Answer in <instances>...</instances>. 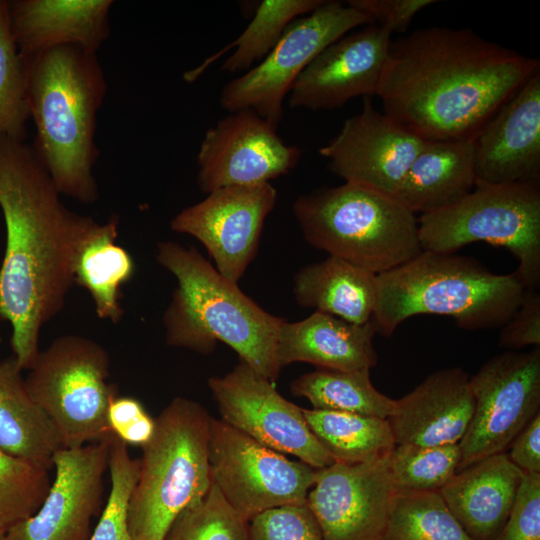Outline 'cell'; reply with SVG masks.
I'll list each match as a JSON object with an SVG mask.
<instances>
[{
	"mask_svg": "<svg viewBox=\"0 0 540 540\" xmlns=\"http://www.w3.org/2000/svg\"><path fill=\"white\" fill-rule=\"evenodd\" d=\"M459 444L437 446L396 445L389 460L399 490L439 491L456 474Z\"/></svg>",
	"mask_w": 540,
	"mask_h": 540,
	"instance_id": "obj_33",
	"label": "cell"
},
{
	"mask_svg": "<svg viewBox=\"0 0 540 540\" xmlns=\"http://www.w3.org/2000/svg\"><path fill=\"white\" fill-rule=\"evenodd\" d=\"M112 0L8 1L10 29L21 55L61 46L97 53L109 38Z\"/></svg>",
	"mask_w": 540,
	"mask_h": 540,
	"instance_id": "obj_22",
	"label": "cell"
},
{
	"mask_svg": "<svg viewBox=\"0 0 540 540\" xmlns=\"http://www.w3.org/2000/svg\"><path fill=\"white\" fill-rule=\"evenodd\" d=\"M507 456L523 472L540 473V413L513 439Z\"/></svg>",
	"mask_w": 540,
	"mask_h": 540,
	"instance_id": "obj_43",
	"label": "cell"
},
{
	"mask_svg": "<svg viewBox=\"0 0 540 540\" xmlns=\"http://www.w3.org/2000/svg\"><path fill=\"white\" fill-rule=\"evenodd\" d=\"M77 448H59L55 476L37 511L5 532L6 540H88L108 470L110 436Z\"/></svg>",
	"mask_w": 540,
	"mask_h": 540,
	"instance_id": "obj_16",
	"label": "cell"
},
{
	"mask_svg": "<svg viewBox=\"0 0 540 540\" xmlns=\"http://www.w3.org/2000/svg\"><path fill=\"white\" fill-rule=\"evenodd\" d=\"M208 386L221 420L282 454L296 456L315 469L334 460L310 430L302 408L285 399L273 382L241 361Z\"/></svg>",
	"mask_w": 540,
	"mask_h": 540,
	"instance_id": "obj_13",
	"label": "cell"
},
{
	"mask_svg": "<svg viewBox=\"0 0 540 540\" xmlns=\"http://www.w3.org/2000/svg\"><path fill=\"white\" fill-rule=\"evenodd\" d=\"M110 431L126 444L143 447L152 438L155 419L145 410L142 403L129 396L116 395L107 410Z\"/></svg>",
	"mask_w": 540,
	"mask_h": 540,
	"instance_id": "obj_40",
	"label": "cell"
},
{
	"mask_svg": "<svg viewBox=\"0 0 540 540\" xmlns=\"http://www.w3.org/2000/svg\"><path fill=\"white\" fill-rule=\"evenodd\" d=\"M119 217L97 224L82 244L74 264V284L90 294L99 318L118 323L124 314L121 287L133 276L134 261L116 243Z\"/></svg>",
	"mask_w": 540,
	"mask_h": 540,
	"instance_id": "obj_28",
	"label": "cell"
},
{
	"mask_svg": "<svg viewBox=\"0 0 540 540\" xmlns=\"http://www.w3.org/2000/svg\"><path fill=\"white\" fill-rule=\"evenodd\" d=\"M30 119L23 60L13 38L8 1L0 0V138H26Z\"/></svg>",
	"mask_w": 540,
	"mask_h": 540,
	"instance_id": "obj_34",
	"label": "cell"
},
{
	"mask_svg": "<svg viewBox=\"0 0 540 540\" xmlns=\"http://www.w3.org/2000/svg\"><path fill=\"white\" fill-rule=\"evenodd\" d=\"M276 130L251 109L230 112L208 129L197 155L200 190L270 183L289 173L302 150L285 144Z\"/></svg>",
	"mask_w": 540,
	"mask_h": 540,
	"instance_id": "obj_15",
	"label": "cell"
},
{
	"mask_svg": "<svg viewBox=\"0 0 540 540\" xmlns=\"http://www.w3.org/2000/svg\"><path fill=\"white\" fill-rule=\"evenodd\" d=\"M496 540H540V473H525Z\"/></svg>",
	"mask_w": 540,
	"mask_h": 540,
	"instance_id": "obj_39",
	"label": "cell"
},
{
	"mask_svg": "<svg viewBox=\"0 0 540 540\" xmlns=\"http://www.w3.org/2000/svg\"><path fill=\"white\" fill-rule=\"evenodd\" d=\"M418 231L425 251L455 253L477 241L505 247L524 288H539V182L476 185L457 203L420 215Z\"/></svg>",
	"mask_w": 540,
	"mask_h": 540,
	"instance_id": "obj_8",
	"label": "cell"
},
{
	"mask_svg": "<svg viewBox=\"0 0 540 540\" xmlns=\"http://www.w3.org/2000/svg\"><path fill=\"white\" fill-rule=\"evenodd\" d=\"M276 201L277 191L270 183L222 187L180 211L170 227L201 242L216 270L238 284L255 258L265 219Z\"/></svg>",
	"mask_w": 540,
	"mask_h": 540,
	"instance_id": "obj_14",
	"label": "cell"
},
{
	"mask_svg": "<svg viewBox=\"0 0 540 540\" xmlns=\"http://www.w3.org/2000/svg\"><path fill=\"white\" fill-rule=\"evenodd\" d=\"M211 418L198 402L176 397L155 419L129 501L131 540H164L176 517L209 490Z\"/></svg>",
	"mask_w": 540,
	"mask_h": 540,
	"instance_id": "obj_6",
	"label": "cell"
},
{
	"mask_svg": "<svg viewBox=\"0 0 540 540\" xmlns=\"http://www.w3.org/2000/svg\"><path fill=\"white\" fill-rule=\"evenodd\" d=\"M248 526L249 540H324L306 504L267 510L254 516Z\"/></svg>",
	"mask_w": 540,
	"mask_h": 540,
	"instance_id": "obj_38",
	"label": "cell"
},
{
	"mask_svg": "<svg viewBox=\"0 0 540 540\" xmlns=\"http://www.w3.org/2000/svg\"><path fill=\"white\" fill-rule=\"evenodd\" d=\"M499 345L508 349L540 346V293L526 289L521 304L502 326Z\"/></svg>",
	"mask_w": 540,
	"mask_h": 540,
	"instance_id": "obj_41",
	"label": "cell"
},
{
	"mask_svg": "<svg viewBox=\"0 0 540 540\" xmlns=\"http://www.w3.org/2000/svg\"><path fill=\"white\" fill-rule=\"evenodd\" d=\"M21 57L36 131L31 147L61 195L91 204L99 197L95 133L107 91L97 55L61 46Z\"/></svg>",
	"mask_w": 540,
	"mask_h": 540,
	"instance_id": "obj_3",
	"label": "cell"
},
{
	"mask_svg": "<svg viewBox=\"0 0 540 540\" xmlns=\"http://www.w3.org/2000/svg\"><path fill=\"white\" fill-rule=\"evenodd\" d=\"M381 540H474L439 491L396 492Z\"/></svg>",
	"mask_w": 540,
	"mask_h": 540,
	"instance_id": "obj_32",
	"label": "cell"
},
{
	"mask_svg": "<svg viewBox=\"0 0 540 540\" xmlns=\"http://www.w3.org/2000/svg\"><path fill=\"white\" fill-rule=\"evenodd\" d=\"M24 140L0 138V207L6 246L0 266V319L11 326L10 346L30 369L42 327L64 308L74 284L77 254L98 224L69 210Z\"/></svg>",
	"mask_w": 540,
	"mask_h": 540,
	"instance_id": "obj_2",
	"label": "cell"
},
{
	"mask_svg": "<svg viewBox=\"0 0 540 540\" xmlns=\"http://www.w3.org/2000/svg\"><path fill=\"white\" fill-rule=\"evenodd\" d=\"M318 441L334 462L357 464L390 455L396 446L387 419L356 413L302 409Z\"/></svg>",
	"mask_w": 540,
	"mask_h": 540,
	"instance_id": "obj_29",
	"label": "cell"
},
{
	"mask_svg": "<svg viewBox=\"0 0 540 540\" xmlns=\"http://www.w3.org/2000/svg\"><path fill=\"white\" fill-rule=\"evenodd\" d=\"M434 0H349L347 4L370 17L372 23L393 32H405L416 14Z\"/></svg>",
	"mask_w": 540,
	"mask_h": 540,
	"instance_id": "obj_42",
	"label": "cell"
},
{
	"mask_svg": "<svg viewBox=\"0 0 540 540\" xmlns=\"http://www.w3.org/2000/svg\"><path fill=\"white\" fill-rule=\"evenodd\" d=\"M209 461L212 482L247 522L273 508L305 505L319 470L215 418L210 421Z\"/></svg>",
	"mask_w": 540,
	"mask_h": 540,
	"instance_id": "obj_11",
	"label": "cell"
},
{
	"mask_svg": "<svg viewBox=\"0 0 540 540\" xmlns=\"http://www.w3.org/2000/svg\"><path fill=\"white\" fill-rule=\"evenodd\" d=\"M293 395L306 398L313 409L342 411L388 419L395 399L379 392L370 369L352 371L319 368L291 383Z\"/></svg>",
	"mask_w": 540,
	"mask_h": 540,
	"instance_id": "obj_31",
	"label": "cell"
},
{
	"mask_svg": "<svg viewBox=\"0 0 540 540\" xmlns=\"http://www.w3.org/2000/svg\"><path fill=\"white\" fill-rule=\"evenodd\" d=\"M48 471L0 448V532L33 515L44 501Z\"/></svg>",
	"mask_w": 540,
	"mask_h": 540,
	"instance_id": "obj_36",
	"label": "cell"
},
{
	"mask_svg": "<svg viewBox=\"0 0 540 540\" xmlns=\"http://www.w3.org/2000/svg\"><path fill=\"white\" fill-rule=\"evenodd\" d=\"M108 471L110 492L100 519L88 540H131L128 507L139 473V459H133L127 444L110 436Z\"/></svg>",
	"mask_w": 540,
	"mask_h": 540,
	"instance_id": "obj_37",
	"label": "cell"
},
{
	"mask_svg": "<svg viewBox=\"0 0 540 540\" xmlns=\"http://www.w3.org/2000/svg\"><path fill=\"white\" fill-rule=\"evenodd\" d=\"M324 0H264L253 19L233 42L184 74L187 82L195 81L205 69L232 48L235 52L222 64L221 70L237 73L250 70L274 48L288 25L303 14L317 9Z\"/></svg>",
	"mask_w": 540,
	"mask_h": 540,
	"instance_id": "obj_30",
	"label": "cell"
},
{
	"mask_svg": "<svg viewBox=\"0 0 540 540\" xmlns=\"http://www.w3.org/2000/svg\"><path fill=\"white\" fill-rule=\"evenodd\" d=\"M523 475L506 453H497L457 471L439 493L474 540H492L513 508Z\"/></svg>",
	"mask_w": 540,
	"mask_h": 540,
	"instance_id": "obj_23",
	"label": "cell"
},
{
	"mask_svg": "<svg viewBox=\"0 0 540 540\" xmlns=\"http://www.w3.org/2000/svg\"><path fill=\"white\" fill-rule=\"evenodd\" d=\"M423 144V139L364 97L361 112L347 118L318 152L345 182L394 197Z\"/></svg>",
	"mask_w": 540,
	"mask_h": 540,
	"instance_id": "obj_18",
	"label": "cell"
},
{
	"mask_svg": "<svg viewBox=\"0 0 540 540\" xmlns=\"http://www.w3.org/2000/svg\"><path fill=\"white\" fill-rule=\"evenodd\" d=\"M0 448L47 471L61 448L54 425L31 399L13 355L0 361Z\"/></svg>",
	"mask_w": 540,
	"mask_h": 540,
	"instance_id": "obj_27",
	"label": "cell"
},
{
	"mask_svg": "<svg viewBox=\"0 0 540 540\" xmlns=\"http://www.w3.org/2000/svg\"><path fill=\"white\" fill-rule=\"evenodd\" d=\"M164 540H249V526L212 482L200 501L176 517Z\"/></svg>",
	"mask_w": 540,
	"mask_h": 540,
	"instance_id": "obj_35",
	"label": "cell"
},
{
	"mask_svg": "<svg viewBox=\"0 0 540 540\" xmlns=\"http://www.w3.org/2000/svg\"><path fill=\"white\" fill-rule=\"evenodd\" d=\"M525 290L515 273L495 274L470 257L422 250L377 275L372 322L384 337L420 314L451 317L466 330L502 327Z\"/></svg>",
	"mask_w": 540,
	"mask_h": 540,
	"instance_id": "obj_5",
	"label": "cell"
},
{
	"mask_svg": "<svg viewBox=\"0 0 540 540\" xmlns=\"http://www.w3.org/2000/svg\"><path fill=\"white\" fill-rule=\"evenodd\" d=\"M475 186L473 139L424 141L394 198L422 215L457 203Z\"/></svg>",
	"mask_w": 540,
	"mask_h": 540,
	"instance_id": "obj_25",
	"label": "cell"
},
{
	"mask_svg": "<svg viewBox=\"0 0 540 540\" xmlns=\"http://www.w3.org/2000/svg\"><path fill=\"white\" fill-rule=\"evenodd\" d=\"M474 411L460 440L457 471L506 450L540 413V346L507 351L486 361L469 379Z\"/></svg>",
	"mask_w": 540,
	"mask_h": 540,
	"instance_id": "obj_12",
	"label": "cell"
},
{
	"mask_svg": "<svg viewBox=\"0 0 540 540\" xmlns=\"http://www.w3.org/2000/svg\"><path fill=\"white\" fill-rule=\"evenodd\" d=\"M391 35L388 29L372 23L331 43L292 84L290 107L333 110L354 97L376 95Z\"/></svg>",
	"mask_w": 540,
	"mask_h": 540,
	"instance_id": "obj_19",
	"label": "cell"
},
{
	"mask_svg": "<svg viewBox=\"0 0 540 540\" xmlns=\"http://www.w3.org/2000/svg\"><path fill=\"white\" fill-rule=\"evenodd\" d=\"M377 274L335 256L302 267L293 293L302 307L332 314L354 324L372 320Z\"/></svg>",
	"mask_w": 540,
	"mask_h": 540,
	"instance_id": "obj_26",
	"label": "cell"
},
{
	"mask_svg": "<svg viewBox=\"0 0 540 540\" xmlns=\"http://www.w3.org/2000/svg\"><path fill=\"white\" fill-rule=\"evenodd\" d=\"M110 356L81 335L55 338L39 352L25 378L34 403L54 425L61 448H77L111 433L107 410L118 395L109 384Z\"/></svg>",
	"mask_w": 540,
	"mask_h": 540,
	"instance_id": "obj_9",
	"label": "cell"
},
{
	"mask_svg": "<svg viewBox=\"0 0 540 540\" xmlns=\"http://www.w3.org/2000/svg\"><path fill=\"white\" fill-rule=\"evenodd\" d=\"M389 457L318 470L306 505L324 540H381L398 491Z\"/></svg>",
	"mask_w": 540,
	"mask_h": 540,
	"instance_id": "obj_17",
	"label": "cell"
},
{
	"mask_svg": "<svg viewBox=\"0 0 540 540\" xmlns=\"http://www.w3.org/2000/svg\"><path fill=\"white\" fill-rule=\"evenodd\" d=\"M539 68L471 29L421 28L391 42L376 96L424 141L471 140Z\"/></svg>",
	"mask_w": 540,
	"mask_h": 540,
	"instance_id": "obj_1",
	"label": "cell"
},
{
	"mask_svg": "<svg viewBox=\"0 0 540 540\" xmlns=\"http://www.w3.org/2000/svg\"><path fill=\"white\" fill-rule=\"evenodd\" d=\"M476 185L539 182L540 68L473 139Z\"/></svg>",
	"mask_w": 540,
	"mask_h": 540,
	"instance_id": "obj_20",
	"label": "cell"
},
{
	"mask_svg": "<svg viewBox=\"0 0 540 540\" xmlns=\"http://www.w3.org/2000/svg\"><path fill=\"white\" fill-rule=\"evenodd\" d=\"M469 374L460 367L431 373L411 392L395 400L388 417L396 445L437 446L459 443L474 411Z\"/></svg>",
	"mask_w": 540,
	"mask_h": 540,
	"instance_id": "obj_21",
	"label": "cell"
},
{
	"mask_svg": "<svg viewBox=\"0 0 540 540\" xmlns=\"http://www.w3.org/2000/svg\"><path fill=\"white\" fill-rule=\"evenodd\" d=\"M293 213L311 246L377 275L422 252L416 214L362 185L345 182L303 194Z\"/></svg>",
	"mask_w": 540,
	"mask_h": 540,
	"instance_id": "obj_7",
	"label": "cell"
},
{
	"mask_svg": "<svg viewBox=\"0 0 540 540\" xmlns=\"http://www.w3.org/2000/svg\"><path fill=\"white\" fill-rule=\"evenodd\" d=\"M375 334L372 320L354 324L329 313L314 311L301 321H285L281 325L277 362L281 369L294 362L342 371L371 369L378 362L373 346Z\"/></svg>",
	"mask_w": 540,
	"mask_h": 540,
	"instance_id": "obj_24",
	"label": "cell"
},
{
	"mask_svg": "<svg viewBox=\"0 0 540 540\" xmlns=\"http://www.w3.org/2000/svg\"><path fill=\"white\" fill-rule=\"evenodd\" d=\"M0 540H6L4 532H0Z\"/></svg>",
	"mask_w": 540,
	"mask_h": 540,
	"instance_id": "obj_44",
	"label": "cell"
},
{
	"mask_svg": "<svg viewBox=\"0 0 540 540\" xmlns=\"http://www.w3.org/2000/svg\"><path fill=\"white\" fill-rule=\"evenodd\" d=\"M156 259L177 280L163 315L169 346L208 354L221 341L260 375L272 382L279 377L276 347L284 318L265 311L195 248L160 242Z\"/></svg>",
	"mask_w": 540,
	"mask_h": 540,
	"instance_id": "obj_4",
	"label": "cell"
},
{
	"mask_svg": "<svg viewBox=\"0 0 540 540\" xmlns=\"http://www.w3.org/2000/svg\"><path fill=\"white\" fill-rule=\"evenodd\" d=\"M368 24L372 20L362 11L324 0L309 15L293 20L259 64L223 87L221 106L229 112L251 109L277 128L283 100L300 73L331 43Z\"/></svg>",
	"mask_w": 540,
	"mask_h": 540,
	"instance_id": "obj_10",
	"label": "cell"
}]
</instances>
